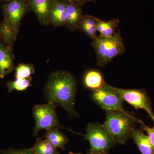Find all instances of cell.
Instances as JSON below:
<instances>
[{
	"instance_id": "cell-26",
	"label": "cell",
	"mask_w": 154,
	"mask_h": 154,
	"mask_svg": "<svg viewBox=\"0 0 154 154\" xmlns=\"http://www.w3.org/2000/svg\"><path fill=\"white\" fill-rule=\"evenodd\" d=\"M67 1H77V2H80L81 3V0H67Z\"/></svg>"
},
{
	"instance_id": "cell-16",
	"label": "cell",
	"mask_w": 154,
	"mask_h": 154,
	"mask_svg": "<svg viewBox=\"0 0 154 154\" xmlns=\"http://www.w3.org/2000/svg\"><path fill=\"white\" fill-rule=\"evenodd\" d=\"M99 19L90 15H83L80 22L79 29L82 30L89 37L94 39L97 36L96 25Z\"/></svg>"
},
{
	"instance_id": "cell-12",
	"label": "cell",
	"mask_w": 154,
	"mask_h": 154,
	"mask_svg": "<svg viewBox=\"0 0 154 154\" xmlns=\"http://www.w3.org/2000/svg\"><path fill=\"white\" fill-rule=\"evenodd\" d=\"M67 0H55L50 14V23L54 27L65 26Z\"/></svg>"
},
{
	"instance_id": "cell-19",
	"label": "cell",
	"mask_w": 154,
	"mask_h": 154,
	"mask_svg": "<svg viewBox=\"0 0 154 154\" xmlns=\"http://www.w3.org/2000/svg\"><path fill=\"white\" fill-rule=\"evenodd\" d=\"M31 81L32 77L26 79H16L14 81H9L7 85L8 92L25 91L31 86Z\"/></svg>"
},
{
	"instance_id": "cell-18",
	"label": "cell",
	"mask_w": 154,
	"mask_h": 154,
	"mask_svg": "<svg viewBox=\"0 0 154 154\" xmlns=\"http://www.w3.org/2000/svg\"><path fill=\"white\" fill-rule=\"evenodd\" d=\"M31 148L33 154H60L57 149L42 137H38Z\"/></svg>"
},
{
	"instance_id": "cell-22",
	"label": "cell",
	"mask_w": 154,
	"mask_h": 154,
	"mask_svg": "<svg viewBox=\"0 0 154 154\" xmlns=\"http://www.w3.org/2000/svg\"><path fill=\"white\" fill-rule=\"evenodd\" d=\"M0 154H33L31 148L15 149L9 148L2 150Z\"/></svg>"
},
{
	"instance_id": "cell-15",
	"label": "cell",
	"mask_w": 154,
	"mask_h": 154,
	"mask_svg": "<svg viewBox=\"0 0 154 154\" xmlns=\"http://www.w3.org/2000/svg\"><path fill=\"white\" fill-rule=\"evenodd\" d=\"M84 83L86 88L94 91L102 88L105 82L102 73L93 69L86 72L84 77Z\"/></svg>"
},
{
	"instance_id": "cell-21",
	"label": "cell",
	"mask_w": 154,
	"mask_h": 154,
	"mask_svg": "<svg viewBox=\"0 0 154 154\" xmlns=\"http://www.w3.org/2000/svg\"><path fill=\"white\" fill-rule=\"evenodd\" d=\"M137 122L140 125L143 130L145 131L146 132L147 134L150 142L154 150V121H153V126L152 127H149L145 124L143 122L137 118Z\"/></svg>"
},
{
	"instance_id": "cell-25",
	"label": "cell",
	"mask_w": 154,
	"mask_h": 154,
	"mask_svg": "<svg viewBox=\"0 0 154 154\" xmlns=\"http://www.w3.org/2000/svg\"><path fill=\"white\" fill-rule=\"evenodd\" d=\"M69 154H84L83 153H74L72 152H69Z\"/></svg>"
},
{
	"instance_id": "cell-27",
	"label": "cell",
	"mask_w": 154,
	"mask_h": 154,
	"mask_svg": "<svg viewBox=\"0 0 154 154\" xmlns=\"http://www.w3.org/2000/svg\"><path fill=\"white\" fill-rule=\"evenodd\" d=\"M13 1V0H4V2H10V1Z\"/></svg>"
},
{
	"instance_id": "cell-5",
	"label": "cell",
	"mask_w": 154,
	"mask_h": 154,
	"mask_svg": "<svg viewBox=\"0 0 154 154\" xmlns=\"http://www.w3.org/2000/svg\"><path fill=\"white\" fill-rule=\"evenodd\" d=\"M86 130V134L83 136L89 141L91 151L108 154L110 149L116 143L104 125L89 123Z\"/></svg>"
},
{
	"instance_id": "cell-4",
	"label": "cell",
	"mask_w": 154,
	"mask_h": 154,
	"mask_svg": "<svg viewBox=\"0 0 154 154\" xmlns=\"http://www.w3.org/2000/svg\"><path fill=\"white\" fill-rule=\"evenodd\" d=\"M92 45L96 51L97 65L101 67H105L125 50L123 40L117 33L110 36H97Z\"/></svg>"
},
{
	"instance_id": "cell-8",
	"label": "cell",
	"mask_w": 154,
	"mask_h": 154,
	"mask_svg": "<svg viewBox=\"0 0 154 154\" xmlns=\"http://www.w3.org/2000/svg\"><path fill=\"white\" fill-rule=\"evenodd\" d=\"M92 99L97 105L105 110L124 111L122 99L112 86L106 83L102 88L93 91Z\"/></svg>"
},
{
	"instance_id": "cell-7",
	"label": "cell",
	"mask_w": 154,
	"mask_h": 154,
	"mask_svg": "<svg viewBox=\"0 0 154 154\" xmlns=\"http://www.w3.org/2000/svg\"><path fill=\"white\" fill-rule=\"evenodd\" d=\"M121 97L123 101L127 102L136 110H144L154 121V113L152 102L144 89H124L112 87Z\"/></svg>"
},
{
	"instance_id": "cell-14",
	"label": "cell",
	"mask_w": 154,
	"mask_h": 154,
	"mask_svg": "<svg viewBox=\"0 0 154 154\" xmlns=\"http://www.w3.org/2000/svg\"><path fill=\"white\" fill-rule=\"evenodd\" d=\"M44 137L56 148L63 151L65 149L66 145L69 142L68 138L56 128L46 130Z\"/></svg>"
},
{
	"instance_id": "cell-13",
	"label": "cell",
	"mask_w": 154,
	"mask_h": 154,
	"mask_svg": "<svg viewBox=\"0 0 154 154\" xmlns=\"http://www.w3.org/2000/svg\"><path fill=\"white\" fill-rule=\"evenodd\" d=\"M131 137L141 154H154V150L147 135L141 130L134 128L131 131Z\"/></svg>"
},
{
	"instance_id": "cell-9",
	"label": "cell",
	"mask_w": 154,
	"mask_h": 154,
	"mask_svg": "<svg viewBox=\"0 0 154 154\" xmlns=\"http://www.w3.org/2000/svg\"><path fill=\"white\" fill-rule=\"evenodd\" d=\"M30 11L36 15L40 24L47 26L50 23V14L55 0H26Z\"/></svg>"
},
{
	"instance_id": "cell-11",
	"label": "cell",
	"mask_w": 154,
	"mask_h": 154,
	"mask_svg": "<svg viewBox=\"0 0 154 154\" xmlns=\"http://www.w3.org/2000/svg\"><path fill=\"white\" fill-rule=\"evenodd\" d=\"M14 54L13 48L6 45L0 39V78L13 72L15 69Z\"/></svg>"
},
{
	"instance_id": "cell-3",
	"label": "cell",
	"mask_w": 154,
	"mask_h": 154,
	"mask_svg": "<svg viewBox=\"0 0 154 154\" xmlns=\"http://www.w3.org/2000/svg\"><path fill=\"white\" fill-rule=\"evenodd\" d=\"M106 114L104 126L116 143L125 144L131 137L137 118L125 111L106 110Z\"/></svg>"
},
{
	"instance_id": "cell-24",
	"label": "cell",
	"mask_w": 154,
	"mask_h": 154,
	"mask_svg": "<svg viewBox=\"0 0 154 154\" xmlns=\"http://www.w3.org/2000/svg\"><path fill=\"white\" fill-rule=\"evenodd\" d=\"M87 154H102L96 152L91 151L89 150V151L88 152V153Z\"/></svg>"
},
{
	"instance_id": "cell-20",
	"label": "cell",
	"mask_w": 154,
	"mask_h": 154,
	"mask_svg": "<svg viewBox=\"0 0 154 154\" xmlns=\"http://www.w3.org/2000/svg\"><path fill=\"white\" fill-rule=\"evenodd\" d=\"M16 79H26L35 73V69L31 64L20 63L15 68Z\"/></svg>"
},
{
	"instance_id": "cell-6",
	"label": "cell",
	"mask_w": 154,
	"mask_h": 154,
	"mask_svg": "<svg viewBox=\"0 0 154 154\" xmlns=\"http://www.w3.org/2000/svg\"><path fill=\"white\" fill-rule=\"evenodd\" d=\"M57 106L54 103L49 102L47 104L35 105L33 107V117L36 123L33 131V136H36L42 130L54 128H66L61 125L58 119L56 111Z\"/></svg>"
},
{
	"instance_id": "cell-17",
	"label": "cell",
	"mask_w": 154,
	"mask_h": 154,
	"mask_svg": "<svg viewBox=\"0 0 154 154\" xmlns=\"http://www.w3.org/2000/svg\"><path fill=\"white\" fill-rule=\"evenodd\" d=\"M119 20L118 19H113L105 21L99 19L96 25L97 31L100 33L101 36H110L116 34V30L118 28Z\"/></svg>"
},
{
	"instance_id": "cell-28",
	"label": "cell",
	"mask_w": 154,
	"mask_h": 154,
	"mask_svg": "<svg viewBox=\"0 0 154 154\" xmlns=\"http://www.w3.org/2000/svg\"><path fill=\"white\" fill-rule=\"evenodd\" d=\"M4 2V0H0V3H1V2Z\"/></svg>"
},
{
	"instance_id": "cell-1",
	"label": "cell",
	"mask_w": 154,
	"mask_h": 154,
	"mask_svg": "<svg viewBox=\"0 0 154 154\" xmlns=\"http://www.w3.org/2000/svg\"><path fill=\"white\" fill-rule=\"evenodd\" d=\"M76 82L69 72L57 71L50 75L45 88L48 102L62 107L72 116H78L75 109Z\"/></svg>"
},
{
	"instance_id": "cell-2",
	"label": "cell",
	"mask_w": 154,
	"mask_h": 154,
	"mask_svg": "<svg viewBox=\"0 0 154 154\" xmlns=\"http://www.w3.org/2000/svg\"><path fill=\"white\" fill-rule=\"evenodd\" d=\"M4 19L0 23V39L13 48L19 32L21 21L30 8L26 0H13L2 5Z\"/></svg>"
},
{
	"instance_id": "cell-23",
	"label": "cell",
	"mask_w": 154,
	"mask_h": 154,
	"mask_svg": "<svg viewBox=\"0 0 154 154\" xmlns=\"http://www.w3.org/2000/svg\"><path fill=\"white\" fill-rule=\"evenodd\" d=\"M95 0H81V3L82 4H84L86 2H94Z\"/></svg>"
},
{
	"instance_id": "cell-10",
	"label": "cell",
	"mask_w": 154,
	"mask_h": 154,
	"mask_svg": "<svg viewBox=\"0 0 154 154\" xmlns=\"http://www.w3.org/2000/svg\"><path fill=\"white\" fill-rule=\"evenodd\" d=\"M82 5V3L77 1H67L65 26L70 31L79 29L80 22L83 16Z\"/></svg>"
}]
</instances>
